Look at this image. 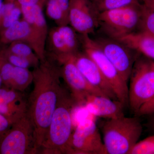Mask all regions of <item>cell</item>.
<instances>
[{
	"label": "cell",
	"instance_id": "1",
	"mask_svg": "<svg viewBox=\"0 0 154 154\" xmlns=\"http://www.w3.org/2000/svg\"><path fill=\"white\" fill-rule=\"evenodd\" d=\"M32 72L33 88L28 99L27 114L34 128L35 148L38 153L64 88L61 84L60 66L50 57L46 55Z\"/></svg>",
	"mask_w": 154,
	"mask_h": 154
},
{
	"label": "cell",
	"instance_id": "2",
	"mask_svg": "<svg viewBox=\"0 0 154 154\" xmlns=\"http://www.w3.org/2000/svg\"><path fill=\"white\" fill-rule=\"evenodd\" d=\"M64 89L53 114L46 138L38 152L46 154H71L69 142L72 133V113L77 106Z\"/></svg>",
	"mask_w": 154,
	"mask_h": 154
},
{
	"label": "cell",
	"instance_id": "3",
	"mask_svg": "<svg viewBox=\"0 0 154 154\" xmlns=\"http://www.w3.org/2000/svg\"><path fill=\"white\" fill-rule=\"evenodd\" d=\"M102 130L107 154H129L140 137L143 127L137 116H123L108 119L104 122Z\"/></svg>",
	"mask_w": 154,
	"mask_h": 154
},
{
	"label": "cell",
	"instance_id": "4",
	"mask_svg": "<svg viewBox=\"0 0 154 154\" xmlns=\"http://www.w3.org/2000/svg\"><path fill=\"white\" fill-rule=\"evenodd\" d=\"M143 6L136 3L100 12L99 28L105 36L116 39L135 32L140 27Z\"/></svg>",
	"mask_w": 154,
	"mask_h": 154
},
{
	"label": "cell",
	"instance_id": "5",
	"mask_svg": "<svg viewBox=\"0 0 154 154\" xmlns=\"http://www.w3.org/2000/svg\"><path fill=\"white\" fill-rule=\"evenodd\" d=\"M129 79L128 107L136 114L154 96V60L146 57H137Z\"/></svg>",
	"mask_w": 154,
	"mask_h": 154
},
{
	"label": "cell",
	"instance_id": "6",
	"mask_svg": "<svg viewBox=\"0 0 154 154\" xmlns=\"http://www.w3.org/2000/svg\"><path fill=\"white\" fill-rule=\"evenodd\" d=\"M84 52L89 56L99 67L113 89L117 99L125 107H128V88L127 82L122 77L113 64L98 47L90 35L80 34Z\"/></svg>",
	"mask_w": 154,
	"mask_h": 154
},
{
	"label": "cell",
	"instance_id": "7",
	"mask_svg": "<svg viewBox=\"0 0 154 154\" xmlns=\"http://www.w3.org/2000/svg\"><path fill=\"white\" fill-rule=\"evenodd\" d=\"M35 154L34 128L27 113L0 133V154Z\"/></svg>",
	"mask_w": 154,
	"mask_h": 154
},
{
	"label": "cell",
	"instance_id": "8",
	"mask_svg": "<svg viewBox=\"0 0 154 154\" xmlns=\"http://www.w3.org/2000/svg\"><path fill=\"white\" fill-rule=\"evenodd\" d=\"M55 60L60 66L61 78L69 89L77 105H85L88 96L91 95L107 97L87 81L76 65L73 55L62 57Z\"/></svg>",
	"mask_w": 154,
	"mask_h": 154
},
{
	"label": "cell",
	"instance_id": "9",
	"mask_svg": "<svg viewBox=\"0 0 154 154\" xmlns=\"http://www.w3.org/2000/svg\"><path fill=\"white\" fill-rule=\"evenodd\" d=\"M71 154H107L96 122L85 119L77 125L69 142Z\"/></svg>",
	"mask_w": 154,
	"mask_h": 154
},
{
	"label": "cell",
	"instance_id": "10",
	"mask_svg": "<svg viewBox=\"0 0 154 154\" xmlns=\"http://www.w3.org/2000/svg\"><path fill=\"white\" fill-rule=\"evenodd\" d=\"M106 57L115 67L122 77L128 83L134 64L137 55L134 50L120 41L107 36L94 38Z\"/></svg>",
	"mask_w": 154,
	"mask_h": 154
},
{
	"label": "cell",
	"instance_id": "11",
	"mask_svg": "<svg viewBox=\"0 0 154 154\" xmlns=\"http://www.w3.org/2000/svg\"><path fill=\"white\" fill-rule=\"evenodd\" d=\"M99 14L91 0H69V24L79 34L95 33L99 28Z\"/></svg>",
	"mask_w": 154,
	"mask_h": 154
},
{
	"label": "cell",
	"instance_id": "12",
	"mask_svg": "<svg viewBox=\"0 0 154 154\" xmlns=\"http://www.w3.org/2000/svg\"><path fill=\"white\" fill-rule=\"evenodd\" d=\"M41 2L33 5L20 6L23 19L29 23L37 47L36 55L40 61L46 57V44L48 27L43 14V5Z\"/></svg>",
	"mask_w": 154,
	"mask_h": 154
},
{
	"label": "cell",
	"instance_id": "13",
	"mask_svg": "<svg viewBox=\"0 0 154 154\" xmlns=\"http://www.w3.org/2000/svg\"><path fill=\"white\" fill-rule=\"evenodd\" d=\"M73 57L79 70L91 85L108 98L118 100L111 86L93 60L84 51L77 52L73 55Z\"/></svg>",
	"mask_w": 154,
	"mask_h": 154
},
{
	"label": "cell",
	"instance_id": "14",
	"mask_svg": "<svg viewBox=\"0 0 154 154\" xmlns=\"http://www.w3.org/2000/svg\"><path fill=\"white\" fill-rule=\"evenodd\" d=\"M28 111V99L23 92L6 88H0V113L11 125L19 121Z\"/></svg>",
	"mask_w": 154,
	"mask_h": 154
},
{
	"label": "cell",
	"instance_id": "15",
	"mask_svg": "<svg viewBox=\"0 0 154 154\" xmlns=\"http://www.w3.org/2000/svg\"><path fill=\"white\" fill-rule=\"evenodd\" d=\"M86 110L96 117L109 119L124 116V105L118 100H113L106 96L91 95L85 104Z\"/></svg>",
	"mask_w": 154,
	"mask_h": 154
},
{
	"label": "cell",
	"instance_id": "16",
	"mask_svg": "<svg viewBox=\"0 0 154 154\" xmlns=\"http://www.w3.org/2000/svg\"><path fill=\"white\" fill-rule=\"evenodd\" d=\"M15 41L26 42L36 54V45L29 23L24 19H19L8 28L0 30V43L8 45Z\"/></svg>",
	"mask_w": 154,
	"mask_h": 154
},
{
	"label": "cell",
	"instance_id": "17",
	"mask_svg": "<svg viewBox=\"0 0 154 154\" xmlns=\"http://www.w3.org/2000/svg\"><path fill=\"white\" fill-rule=\"evenodd\" d=\"M117 40L154 60V36L143 30L129 33Z\"/></svg>",
	"mask_w": 154,
	"mask_h": 154
},
{
	"label": "cell",
	"instance_id": "18",
	"mask_svg": "<svg viewBox=\"0 0 154 154\" xmlns=\"http://www.w3.org/2000/svg\"><path fill=\"white\" fill-rule=\"evenodd\" d=\"M33 73L29 69L14 66L10 88L23 92L33 83Z\"/></svg>",
	"mask_w": 154,
	"mask_h": 154
},
{
	"label": "cell",
	"instance_id": "19",
	"mask_svg": "<svg viewBox=\"0 0 154 154\" xmlns=\"http://www.w3.org/2000/svg\"><path fill=\"white\" fill-rule=\"evenodd\" d=\"M7 48L10 52L29 59L36 65H38L40 60L32 47L26 42L15 41L7 45Z\"/></svg>",
	"mask_w": 154,
	"mask_h": 154
},
{
	"label": "cell",
	"instance_id": "20",
	"mask_svg": "<svg viewBox=\"0 0 154 154\" xmlns=\"http://www.w3.org/2000/svg\"><path fill=\"white\" fill-rule=\"evenodd\" d=\"M46 14L58 26L68 25L69 22L65 17L57 0H47Z\"/></svg>",
	"mask_w": 154,
	"mask_h": 154
},
{
	"label": "cell",
	"instance_id": "21",
	"mask_svg": "<svg viewBox=\"0 0 154 154\" xmlns=\"http://www.w3.org/2000/svg\"><path fill=\"white\" fill-rule=\"evenodd\" d=\"M141 2L142 0H98L93 3L99 13Z\"/></svg>",
	"mask_w": 154,
	"mask_h": 154
},
{
	"label": "cell",
	"instance_id": "22",
	"mask_svg": "<svg viewBox=\"0 0 154 154\" xmlns=\"http://www.w3.org/2000/svg\"><path fill=\"white\" fill-rule=\"evenodd\" d=\"M3 51L6 59L14 66L27 69L36 66L34 63L29 59L10 52L7 48V45L3 44Z\"/></svg>",
	"mask_w": 154,
	"mask_h": 154
},
{
	"label": "cell",
	"instance_id": "23",
	"mask_svg": "<svg viewBox=\"0 0 154 154\" xmlns=\"http://www.w3.org/2000/svg\"><path fill=\"white\" fill-rule=\"evenodd\" d=\"M140 29L154 36V11L143 4Z\"/></svg>",
	"mask_w": 154,
	"mask_h": 154
},
{
	"label": "cell",
	"instance_id": "24",
	"mask_svg": "<svg viewBox=\"0 0 154 154\" xmlns=\"http://www.w3.org/2000/svg\"><path fill=\"white\" fill-rule=\"evenodd\" d=\"M129 154H154V135L138 142Z\"/></svg>",
	"mask_w": 154,
	"mask_h": 154
},
{
	"label": "cell",
	"instance_id": "25",
	"mask_svg": "<svg viewBox=\"0 0 154 154\" xmlns=\"http://www.w3.org/2000/svg\"><path fill=\"white\" fill-rule=\"evenodd\" d=\"M22 15L21 6L16 2L15 7L5 16L1 21L0 30L8 28L15 22L19 21Z\"/></svg>",
	"mask_w": 154,
	"mask_h": 154
},
{
	"label": "cell",
	"instance_id": "26",
	"mask_svg": "<svg viewBox=\"0 0 154 154\" xmlns=\"http://www.w3.org/2000/svg\"><path fill=\"white\" fill-rule=\"evenodd\" d=\"M154 113V96L150 100L143 105L136 113L137 116L149 115Z\"/></svg>",
	"mask_w": 154,
	"mask_h": 154
},
{
	"label": "cell",
	"instance_id": "27",
	"mask_svg": "<svg viewBox=\"0 0 154 154\" xmlns=\"http://www.w3.org/2000/svg\"><path fill=\"white\" fill-rule=\"evenodd\" d=\"M66 18L69 22V0H57Z\"/></svg>",
	"mask_w": 154,
	"mask_h": 154
},
{
	"label": "cell",
	"instance_id": "28",
	"mask_svg": "<svg viewBox=\"0 0 154 154\" xmlns=\"http://www.w3.org/2000/svg\"><path fill=\"white\" fill-rule=\"evenodd\" d=\"M12 125L5 116L0 113V133L8 129Z\"/></svg>",
	"mask_w": 154,
	"mask_h": 154
},
{
	"label": "cell",
	"instance_id": "29",
	"mask_svg": "<svg viewBox=\"0 0 154 154\" xmlns=\"http://www.w3.org/2000/svg\"><path fill=\"white\" fill-rule=\"evenodd\" d=\"M46 1V0H17L20 6L33 5L41 2H45Z\"/></svg>",
	"mask_w": 154,
	"mask_h": 154
},
{
	"label": "cell",
	"instance_id": "30",
	"mask_svg": "<svg viewBox=\"0 0 154 154\" xmlns=\"http://www.w3.org/2000/svg\"><path fill=\"white\" fill-rule=\"evenodd\" d=\"M149 116V119L147 125L149 128L154 131V113Z\"/></svg>",
	"mask_w": 154,
	"mask_h": 154
},
{
	"label": "cell",
	"instance_id": "31",
	"mask_svg": "<svg viewBox=\"0 0 154 154\" xmlns=\"http://www.w3.org/2000/svg\"><path fill=\"white\" fill-rule=\"evenodd\" d=\"M143 4L149 8L154 7V0H142Z\"/></svg>",
	"mask_w": 154,
	"mask_h": 154
},
{
	"label": "cell",
	"instance_id": "32",
	"mask_svg": "<svg viewBox=\"0 0 154 154\" xmlns=\"http://www.w3.org/2000/svg\"><path fill=\"white\" fill-rule=\"evenodd\" d=\"M4 0H0V13H1V10L3 4H4Z\"/></svg>",
	"mask_w": 154,
	"mask_h": 154
},
{
	"label": "cell",
	"instance_id": "33",
	"mask_svg": "<svg viewBox=\"0 0 154 154\" xmlns=\"http://www.w3.org/2000/svg\"><path fill=\"white\" fill-rule=\"evenodd\" d=\"M17 0H4V2H14Z\"/></svg>",
	"mask_w": 154,
	"mask_h": 154
},
{
	"label": "cell",
	"instance_id": "34",
	"mask_svg": "<svg viewBox=\"0 0 154 154\" xmlns=\"http://www.w3.org/2000/svg\"><path fill=\"white\" fill-rule=\"evenodd\" d=\"M2 84V78H1V75H0V87H1V85Z\"/></svg>",
	"mask_w": 154,
	"mask_h": 154
},
{
	"label": "cell",
	"instance_id": "35",
	"mask_svg": "<svg viewBox=\"0 0 154 154\" xmlns=\"http://www.w3.org/2000/svg\"><path fill=\"white\" fill-rule=\"evenodd\" d=\"M147 8H148V7H147ZM149 8V9H151V10H152V11H154V7H152V8Z\"/></svg>",
	"mask_w": 154,
	"mask_h": 154
},
{
	"label": "cell",
	"instance_id": "36",
	"mask_svg": "<svg viewBox=\"0 0 154 154\" xmlns=\"http://www.w3.org/2000/svg\"><path fill=\"white\" fill-rule=\"evenodd\" d=\"M93 2V3L94 2H96V1H98V0H91Z\"/></svg>",
	"mask_w": 154,
	"mask_h": 154
},
{
	"label": "cell",
	"instance_id": "37",
	"mask_svg": "<svg viewBox=\"0 0 154 154\" xmlns=\"http://www.w3.org/2000/svg\"><path fill=\"white\" fill-rule=\"evenodd\" d=\"M46 1H47V0H46Z\"/></svg>",
	"mask_w": 154,
	"mask_h": 154
}]
</instances>
